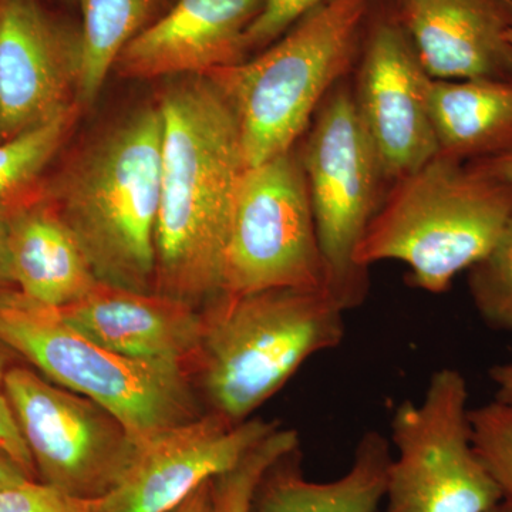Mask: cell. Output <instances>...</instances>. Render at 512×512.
<instances>
[{
  "label": "cell",
  "mask_w": 512,
  "mask_h": 512,
  "mask_svg": "<svg viewBox=\"0 0 512 512\" xmlns=\"http://www.w3.org/2000/svg\"><path fill=\"white\" fill-rule=\"evenodd\" d=\"M174 0H80L83 66L80 107L92 106L124 47L156 22Z\"/></svg>",
  "instance_id": "ffe728a7"
},
{
  "label": "cell",
  "mask_w": 512,
  "mask_h": 512,
  "mask_svg": "<svg viewBox=\"0 0 512 512\" xmlns=\"http://www.w3.org/2000/svg\"><path fill=\"white\" fill-rule=\"evenodd\" d=\"M0 340L50 382L99 403L137 441L205 413L190 370L111 352L18 289L0 299Z\"/></svg>",
  "instance_id": "8992f818"
},
{
  "label": "cell",
  "mask_w": 512,
  "mask_h": 512,
  "mask_svg": "<svg viewBox=\"0 0 512 512\" xmlns=\"http://www.w3.org/2000/svg\"><path fill=\"white\" fill-rule=\"evenodd\" d=\"M512 217V185L473 163L437 154L394 181L356 249L363 271L384 261L409 269V284L447 292L493 249Z\"/></svg>",
  "instance_id": "277c9868"
},
{
  "label": "cell",
  "mask_w": 512,
  "mask_h": 512,
  "mask_svg": "<svg viewBox=\"0 0 512 512\" xmlns=\"http://www.w3.org/2000/svg\"><path fill=\"white\" fill-rule=\"evenodd\" d=\"M57 311L77 332L111 352L194 372L202 312L190 303L99 281L82 298Z\"/></svg>",
  "instance_id": "9a60e30c"
},
{
  "label": "cell",
  "mask_w": 512,
  "mask_h": 512,
  "mask_svg": "<svg viewBox=\"0 0 512 512\" xmlns=\"http://www.w3.org/2000/svg\"><path fill=\"white\" fill-rule=\"evenodd\" d=\"M397 2H399V0H397Z\"/></svg>",
  "instance_id": "e575fe53"
},
{
  "label": "cell",
  "mask_w": 512,
  "mask_h": 512,
  "mask_svg": "<svg viewBox=\"0 0 512 512\" xmlns=\"http://www.w3.org/2000/svg\"><path fill=\"white\" fill-rule=\"evenodd\" d=\"M488 377L495 387L494 399L512 404V360L491 367Z\"/></svg>",
  "instance_id": "f546056e"
},
{
  "label": "cell",
  "mask_w": 512,
  "mask_h": 512,
  "mask_svg": "<svg viewBox=\"0 0 512 512\" xmlns=\"http://www.w3.org/2000/svg\"><path fill=\"white\" fill-rule=\"evenodd\" d=\"M373 0H329L261 55L207 74L228 101L247 168L282 156L352 67Z\"/></svg>",
  "instance_id": "5b68a950"
},
{
  "label": "cell",
  "mask_w": 512,
  "mask_h": 512,
  "mask_svg": "<svg viewBox=\"0 0 512 512\" xmlns=\"http://www.w3.org/2000/svg\"><path fill=\"white\" fill-rule=\"evenodd\" d=\"M3 389L40 483L83 500L117 487L138 446L117 417L25 366L10 367Z\"/></svg>",
  "instance_id": "30bf717a"
},
{
  "label": "cell",
  "mask_w": 512,
  "mask_h": 512,
  "mask_svg": "<svg viewBox=\"0 0 512 512\" xmlns=\"http://www.w3.org/2000/svg\"><path fill=\"white\" fill-rule=\"evenodd\" d=\"M161 143L160 106L147 104L90 140L46 184L43 200L104 284L156 292Z\"/></svg>",
  "instance_id": "7a4b0ae2"
},
{
  "label": "cell",
  "mask_w": 512,
  "mask_h": 512,
  "mask_svg": "<svg viewBox=\"0 0 512 512\" xmlns=\"http://www.w3.org/2000/svg\"><path fill=\"white\" fill-rule=\"evenodd\" d=\"M33 480L9 454L0 450V490L2 488L19 487Z\"/></svg>",
  "instance_id": "83f0119b"
},
{
  "label": "cell",
  "mask_w": 512,
  "mask_h": 512,
  "mask_svg": "<svg viewBox=\"0 0 512 512\" xmlns=\"http://www.w3.org/2000/svg\"><path fill=\"white\" fill-rule=\"evenodd\" d=\"M507 42H508V45H510L511 52H512V26H511L510 30H508V33H507Z\"/></svg>",
  "instance_id": "836d02e7"
},
{
  "label": "cell",
  "mask_w": 512,
  "mask_h": 512,
  "mask_svg": "<svg viewBox=\"0 0 512 512\" xmlns=\"http://www.w3.org/2000/svg\"><path fill=\"white\" fill-rule=\"evenodd\" d=\"M430 82L399 22L382 20L373 26L353 96L387 181L414 173L439 154Z\"/></svg>",
  "instance_id": "4fadbf2b"
},
{
  "label": "cell",
  "mask_w": 512,
  "mask_h": 512,
  "mask_svg": "<svg viewBox=\"0 0 512 512\" xmlns=\"http://www.w3.org/2000/svg\"><path fill=\"white\" fill-rule=\"evenodd\" d=\"M15 356L16 353L0 340V450L9 454L33 480L39 481L32 454L20 434L18 423H16L5 389H3L6 372L12 367L10 363Z\"/></svg>",
  "instance_id": "4316f807"
},
{
  "label": "cell",
  "mask_w": 512,
  "mask_h": 512,
  "mask_svg": "<svg viewBox=\"0 0 512 512\" xmlns=\"http://www.w3.org/2000/svg\"><path fill=\"white\" fill-rule=\"evenodd\" d=\"M8 249L18 291L50 308L76 302L99 282L72 231L45 200L8 221Z\"/></svg>",
  "instance_id": "ac0fdd59"
},
{
  "label": "cell",
  "mask_w": 512,
  "mask_h": 512,
  "mask_svg": "<svg viewBox=\"0 0 512 512\" xmlns=\"http://www.w3.org/2000/svg\"><path fill=\"white\" fill-rule=\"evenodd\" d=\"M299 154L326 289L349 312L367 296L369 279L356 265L355 254L386 195L382 185L387 180L346 84L339 83L323 101Z\"/></svg>",
  "instance_id": "52a82bcc"
},
{
  "label": "cell",
  "mask_w": 512,
  "mask_h": 512,
  "mask_svg": "<svg viewBox=\"0 0 512 512\" xmlns=\"http://www.w3.org/2000/svg\"><path fill=\"white\" fill-rule=\"evenodd\" d=\"M404 32L431 79L512 80V0H399Z\"/></svg>",
  "instance_id": "2e32d148"
},
{
  "label": "cell",
  "mask_w": 512,
  "mask_h": 512,
  "mask_svg": "<svg viewBox=\"0 0 512 512\" xmlns=\"http://www.w3.org/2000/svg\"><path fill=\"white\" fill-rule=\"evenodd\" d=\"M264 0H174L114 64L127 79L207 76L247 59V33Z\"/></svg>",
  "instance_id": "5bb4252c"
},
{
  "label": "cell",
  "mask_w": 512,
  "mask_h": 512,
  "mask_svg": "<svg viewBox=\"0 0 512 512\" xmlns=\"http://www.w3.org/2000/svg\"><path fill=\"white\" fill-rule=\"evenodd\" d=\"M392 454V444L382 433L367 431L345 474L313 481L303 473L301 447L295 448L266 471L251 512H377Z\"/></svg>",
  "instance_id": "e0dca14e"
},
{
  "label": "cell",
  "mask_w": 512,
  "mask_h": 512,
  "mask_svg": "<svg viewBox=\"0 0 512 512\" xmlns=\"http://www.w3.org/2000/svg\"><path fill=\"white\" fill-rule=\"evenodd\" d=\"M468 397L463 373L443 367L421 402L396 407L384 512H487L503 501L474 448Z\"/></svg>",
  "instance_id": "ba28073f"
},
{
  "label": "cell",
  "mask_w": 512,
  "mask_h": 512,
  "mask_svg": "<svg viewBox=\"0 0 512 512\" xmlns=\"http://www.w3.org/2000/svg\"><path fill=\"white\" fill-rule=\"evenodd\" d=\"M82 66L80 25L39 0H0V141L79 104Z\"/></svg>",
  "instance_id": "8fae6325"
},
{
  "label": "cell",
  "mask_w": 512,
  "mask_h": 512,
  "mask_svg": "<svg viewBox=\"0 0 512 512\" xmlns=\"http://www.w3.org/2000/svg\"><path fill=\"white\" fill-rule=\"evenodd\" d=\"M80 104L32 130L0 141V221L43 200L47 167L62 150L82 114Z\"/></svg>",
  "instance_id": "44dd1931"
},
{
  "label": "cell",
  "mask_w": 512,
  "mask_h": 512,
  "mask_svg": "<svg viewBox=\"0 0 512 512\" xmlns=\"http://www.w3.org/2000/svg\"><path fill=\"white\" fill-rule=\"evenodd\" d=\"M298 447H301L298 431L276 427L237 467L212 480V511L251 512L256 488L266 471Z\"/></svg>",
  "instance_id": "7402d4cb"
},
{
  "label": "cell",
  "mask_w": 512,
  "mask_h": 512,
  "mask_svg": "<svg viewBox=\"0 0 512 512\" xmlns=\"http://www.w3.org/2000/svg\"><path fill=\"white\" fill-rule=\"evenodd\" d=\"M429 103L439 154L468 163L512 150V80L431 79Z\"/></svg>",
  "instance_id": "d6986e66"
},
{
  "label": "cell",
  "mask_w": 512,
  "mask_h": 512,
  "mask_svg": "<svg viewBox=\"0 0 512 512\" xmlns=\"http://www.w3.org/2000/svg\"><path fill=\"white\" fill-rule=\"evenodd\" d=\"M467 272L471 301L485 325L512 333V217L493 249Z\"/></svg>",
  "instance_id": "603a6c76"
},
{
  "label": "cell",
  "mask_w": 512,
  "mask_h": 512,
  "mask_svg": "<svg viewBox=\"0 0 512 512\" xmlns=\"http://www.w3.org/2000/svg\"><path fill=\"white\" fill-rule=\"evenodd\" d=\"M279 424H232L205 412L138 441L130 467L100 500V512H168L202 485L237 467Z\"/></svg>",
  "instance_id": "7c38bea8"
},
{
  "label": "cell",
  "mask_w": 512,
  "mask_h": 512,
  "mask_svg": "<svg viewBox=\"0 0 512 512\" xmlns=\"http://www.w3.org/2000/svg\"><path fill=\"white\" fill-rule=\"evenodd\" d=\"M468 163L476 164L487 173L512 185V150L498 156L483 158V160L468 161Z\"/></svg>",
  "instance_id": "4dcf8cb0"
},
{
  "label": "cell",
  "mask_w": 512,
  "mask_h": 512,
  "mask_svg": "<svg viewBox=\"0 0 512 512\" xmlns=\"http://www.w3.org/2000/svg\"><path fill=\"white\" fill-rule=\"evenodd\" d=\"M0 512H100V500H83L30 481L0 490Z\"/></svg>",
  "instance_id": "d4e9b609"
},
{
  "label": "cell",
  "mask_w": 512,
  "mask_h": 512,
  "mask_svg": "<svg viewBox=\"0 0 512 512\" xmlns=\"http://www.w3.org/2000/svg\"><path fill=\"white\" fill-rule=\"evenodd\" d=\"M487 512H512V505L505 503V501H501V503H498Z\"/></svg>",
  "instance_id": "d6a6232c"
},
{
  "label": "cell",
  "mask_w": 512,
  "mask_h": 512,
  "mask_svg": "<svg viewBox=\"0 0 512 512\" xmlns=\"http://www.w3.org/2000/svg\"><path fill=\"white\" fill-rule=\"evenodd\" d=\"M163 117L154 291L202 309L222 288L232 211L247 170L234 111L205 76H183Z\"/></svg>",
  "instance_id": "6da1fadb"
},
{
  "label": "cell",
  "mask_w": 512,
  "mask_h": 512,
  "mask_svg": "<svg viewBox=\"0 0 512 512\" xmlns=\"http://www.w3.org/2000/svg\"><path fill=\"white\" fill-rule=\"evenodd\" d=\"M12 271H10L8 249V222L0 221V299L12 291H16Z\"/></svg>",
  "instance_id": "f1b7e54d"
},
{
  "label": "cell",
  "mask_w": 512,
  "mask_h": 512,
  "mask_svg": "<svg viewBox=\"0 0 512 512\" xmlns=\"http://www.w3.org/2000/svg\"><path fill=\"white\" fill-rule=\"evenodd\" d=\"M329 0H264L261 13L247 33L248 53L264 50L293 25Z\"/></svg>",
  "instance_id": "484cf974"
},
{
  "label": "cell",
  "mask_w": 512,
  "mask_h": 512,
  "mask_svg": "<svg viewBox=\"0 0 512 512\" xmlns=\"http://www.w3.org/2000/svg\"><path fill=\"white\" fill-rule=\"evenodd\" d=\"M202 312L192 379L207 412L232 424L254 417L313 356L345 339L342 306L326 289L220 293Z\"/></svg>",
  "instance_id": "3957f363"
},
{
  "label": "cell",
  "mask_w": 512,
  "mask_h": 512,
  "mask_svg": "<svg viewBox=\"0 0 512 512\" xmlns=\"http://www.w3.org/2000/svg\"><path fill=\"white\" fill-rule=\"evenodd\" d=\"M211 483L204 484L194 491L183 503L168 512H214L212 511Z\"/></svg>",
  "instance_id": "1f68e13d"
},
{
  "label": "cell",
  "mask_w": 512,
  "mask_h": 512,
  "mask_svg": "<svg viewBox=\"0 0 512 512\" xmlns=\"http://www.w3.org/2000/svg\"><path fill=\"white\" fill-rule=\"evenodd\" d=\"M470 424L478 457L503 501L512 505V404L494 399L471 407Z\"/></svg>",
  "instance_id": "cb8c5ba5"
},
{
  "label": "cell",
  "mask_w": 512,
  "mask_h": 512,
  "mask_svg": "<svg viewBox=\"0 0 512 512\" xmlns=\"http://www.w3.org/2000/svg\"><path fill=\"white\" fill-rule=\"evenodd\" d=\"M278 288L326 289L311 195L296 148L245 170L222 268L221 293Z\"/></svg>",
  "instance_id": "9c48e42d"
}]
</instances>
